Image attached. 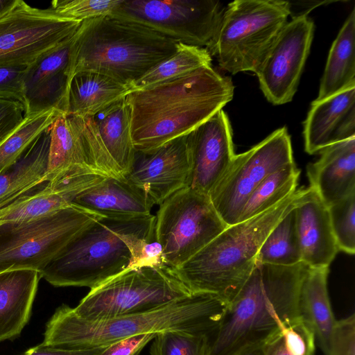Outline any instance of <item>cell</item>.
<instances>
[{
    "mask_svg": "<svg viewBox=\"0 0 355 355\" xmlns=\"http://www.w3.org/2000/svg\"><path fill=\"white\" fill-rule=\"evenodd\" d=\"M233 96L232 80L211 65L129 92L135 151H150L190 133Z\"/></svg>",
    "mask_w": 355,
    "mask_h": 355,
    "instance_id": "cell-1",
    "label": "cell"
},
{
    "mask_svg": "<svg viewBox=\"0 0 355 355\" xmlns=\"http://www.w3.org/2000/svg\"><path fill=\"white\" fill-rule=\"evenodd\" d=\"M309 267L257 263L210 338L209 355H234L263 343L298 320L299 296Z\"/></svg>",
    "mask_w": 355,
    "mask_h": 355,
    "instance_id": "cell-2",
    "label": "cell"
},
{
    "mask_svg": "<svg viewBox=\"0 0 355 355\" xmlns=\"http://www.w3.org/2000/svg\"><path fill=\"white\" fill-rule=\"evenodd\" d=\"M227 305L214 295L196 293L150 312L89 320L62 304L47 322L42 344L62 349H94L138 334L165 331L202 333L211 337Z\"/></svg>",
    "mask_w": 355,
    "mask_h": 355,
    "instance_id": "cell-3",
    "label": "cell"
},
{
    "mask_svg": "<svg viewBox=\"0 0 355 355\" xmlns=\"http://www.w3.org/2000/svg\"><path fill=\"white\" fill-rule=\"evenodd\" d=\"M155 216L99 218L73 239L41 272L57 287L90 289L135 266L155 239Z\"/></svg>",
    "mask_w": 355,
    "mask_h": 355,
    "instance_id": "cell-4",
    "label": "cell"
},
{
    "mask_svg": "<svg viewBox=\"0 0 355 355\" xmlns=\"http://www.w3.org/2000/svg\"><path fill=\"white\" fill-rule=\"evenodd\" d=\"M177 43L111 14L83 21L70 46L69 83L74 74L89 71L110 76L130 88L132 83L173 55Z\"/></svg>",
    "mask_w": 355,
    "mask_h": 355,
    "instance_id": "cell-5",
    "label": "cell"
},
{
    "mask_svg": "<svg viewBox=\"0 0 355 355\" xmlns=\"http://www.w3.org/2000/svg\"><path fill=\"white\" fill-rule=\"evenodd\" d=\"M303 188L266 211L228 225L175 270L191 293L214 295L230 302L257 264L259 250L273 227L293 208Z\"/></svg>",
    "mask_w": 355,
    "mask_h": 355,
    "instance_id": "cell-6",
    "label": "cell"
},
{
    "mask_svg": "<svg viewBox=\"0 0 355 355\" xmlns=\"http://www.w3.org/2000/svg\"><path fill=\"white\" fill-rule=\"evenodd\" d=\"M291 3L282 0H236L225 9L218 31L209 46L223 70L254 73L287 22Z\"/></svg>",
    "mask_w": 355,
    "mask_h": 355,
    "instance_id": "cell-7",
    "label": "cell"
},
{
    "mask_svg": "<svg viewBox=\"0 0 355 355\" xmlns=\"http://www.w3.org/2000/svg\"><path fill=\"white\" fill-rule=\"evenodd\" d=\"M192 293L167 265L135 266L91 288L73 309L86 320L109 319L150 312Z\"/></svg>",
    "mask_w": 355,
    "mask_h": 355,
    "instance_id": "cell-8",
    "label": "cell"
},
{
    "mask_svg": "<svg viewBox=\"0 0 355 355\" xmlns=\"http://www.w3.org/2000/svg\"><path fill=\"white\" fill-rule=\"evenodd\" d=\"M103 216L72 203L31 220L0 225V272L16 269L40 272L73 239Z\"/></svg>",
    "mask_w": 355,
    "mask_h": 355,
    "instance_id": "cell-9",
    "label": "cell"
},
{
    "mask_svg": "<svg viewBox=\"0 0 355 355\" xmlns=\"http://www.w3.org/2000/svg\"><path fill=\"white\" fill-rule=\"evenodd\" d=\"M227 227L209 195L185 187L159 205L155 234L162 247L164 263L175 269Z\"/></svg>",
    "mask_w": 355,
    "mask_h": 355,
    "instance_id": "cell-10",
    "label": "cell"
},
{
    "mask_svg": "<svg viewBox=\"0 0 355 355\" xmlns=\"http://www.w3.org/2000/svg\"><path fill=\"white\" fill-rule=\"evenodd\" d=\"M225 9L214 0H123L111 15L176 42L207 48L218 31Z\"/></svg>",
    "mask_w": 355,
    "mask_h": 355,
    "instance_id": "cell-11",
    "label": "cell"
},
{
    "mask_svg": "<svg viewBox=\"0 0 355 355\" xmlns=\"http://www.w3.org/2000/svg\"><path fill=\"white\" fill-rule=\"evenodd\" d=\"M80 21L21 0L0 14V67H26L71 39Z\"/></svg>",
    "mask_w": 355,
    "mask_h": 355,
    "instance_id": "cell-12",
    "label": "cell"
},
{
    "mask_svg": "<svg viewBox=\"0 0 355 355\" xmlns=\"http://www.w3.org/2000/svg\"><path fill=\"white\" fill-rule=\"evenodd\" d=\"M291 137L286 127L272 132L248 150L235 155L209 194L219 216L228 226L238 223L255 188L270 174L294 162Z\"/></svg>",
    "mask_w": 355,
    "mask_h": 355,
    "instance_id": "cell-13",
    "label": "cell"
},
{
    "mask_svg": "<svg viewBox=\"0 0 355 355\" xmlns=\"http://www.w3.org/2000/svg\"><path fill=\"white\" fill-rule=\"evenodd\" d=\"M49 130L48 181L84 174L125 179L107 150L94 116L62 112Z\"/></svg>",
    "mask_w": 355,
    "mask_h": 355,
    "instance_id": "cell-14",
    "label": "cell"
},
{
    "mask_svg": "<svg viewBox=\"0 0 355 355\" xmlns=\"http://www.w3.org/2000/svg\"><path fill=\"white\" fill-rule=\"evenodd\" d=\"M314 23L306 13L283 26L257 67L260 88L274 105L290 102L294 96L309 55Z\"/></svg>",
    "mask_w": 355,
    "mask_h": 355,
    "instance_id": "cell-15",
    "label": "cell"
},
{
    "mask_svg": "<svg viewBox=\"0 0 355 355\" xmlns=\"http://www.w3.org/2000/svg\"><path fill=\"white\" fill-rule=\"evenodd\" d=\"M191 132L147 152L136 151L125 180L160 205L178 191L189 187L191 174Z\"/></svg>",
    "mask_w": 355,
    "mask_h": 355,
    "instance_id": "cell-16",
    "label": "cell"
},
{
    "mask_svg": "<svg viewBox=\"0 0 355 355\" xmlns=\"http://www.w3.org/2000/svg\"><path fill=\"white\" fill-rule=\"evenodd\" d=\"M192 167L189 187L209 195L235 156L232 131L223 109L191 132Z\"/></svg>",
    "mask_w": 355,
    "mask_h": 355,
    "instance_id": "cell-17",
    "label": "cell"
},
{
    "mask_svg": "<svg viewBox=\"0 0 355 355\" xmlns=\"http://www.w3.org/2000/svg\"><path fill=\"white\" fill-rule=\"evenodd\" d=\"M73 37L27 67L24 76V116L50 108L65 112Z\"/></svg>",
    "mask_w": 355,
    "mask_h": 355,
    "instance_id": "cell-18",
    "label": "cell"
},
{
    "mask_svg": "<svg viewBox=\"0 0 355 355\" xmlns=\"http://www.w3.org/2000/svg\"><path fill=\"white\" fill-rule=\"evenodd\" d=\"M303 135L304 150L310 155L355 137V87L315 99L304 122Z\"/></svg>",
    "mask_w": 355,
    "mask_h": 355,
    "instance_id": "cell-19",
    "label": "cell"
},
{
    "mask_svg": "<svg viewBox=\"0 0 355 355\" xmlns=\"http://www.w3.org/2000/svg\"><path fill=\"white\" fill-rule=\"evenodd\" d=\"M295 211L301 261L310 268H329L339 250L328 207L316 191L309 187L303 188Z\"/></svg>",
    "mask_w": 355,
    "mask_h": 355,
    "instance_id": "cell-20",
    "label": "cell"
},
{
    "mask_svg": "<svg viewBox=\"0 0 355 355\" xmlns=\"http://www.w3.org/2000/svg\"><path fill=\"white\" fill-rule=\"evenodd\" d=\"M105 178L107 177L84 174L49 181L0 209V225L26 222L64 209L73 203L79 194Z\"/></svg>",
    "mask_w": 355,
    "mask_h": 355,
    "instance_id": "cell-21",
    "label": "cell"
},
{
    "mask_svg": "<svg viewBox=\"0 0 355 355\" xmlns=\"http://www.w3.org/2000/svg\"><path fill=\"white\" fill-rule=\"evenodd\" d=\"M306 166L307 177L323 202L330 206L355 192V137L331 144Z\"/></svg>",
    "mask_w": 355,
    "mask_h": 355,
    "instance_id": "cell-22",
    "label": "cell"
},
{
    "mask_svg": "<svg viewBox=\"0 0 355 355\" xmlns=\"http://www.w3.org/2000/svg\"><path fill=\"white\" fill-rule=\"evenodd\" d=\"M40 272L31 269L0 272V342L17 337L28 322Z\"/></svg>",
    "mask_w": 355,
    "mask_h": 355,
    "instance_id": "cell-23",
    "label": "cell"
},
{
    "mask_svg": "<svg viewBox=\"0 0 355 355\" xmlns=\"http://www.w3.org/2000/svg\"><path fill=\"white\" fill-rule=\"evenodd\" d=\"M73 203L103 216H144L154 204L141 190L125 179L105 178L79 194Z\"/></svg>",
    "mask_w": 355,
    "mask_h": 355,
    "instance_id": "cell-24",
    "label": "cell"
},
{
    "mask_svg": "<svg viewBox=\"0 0 355 355\" xmlns=\"http://www.w3.org/2000/svg\"><path fill=\"white\" fill-rule=\"evenodd\" d=\"M49 128L36 138L16 163L0 173V209L49 182Z\"/></svg>",
    "mask_w": 355,
    "mask_h": 355,
    "instance_id": "cell-25",
    "label": "cell"
},
{
    "mask_svg": "<svg viewBox=\"0 0 355 355\" xmlns=\"http://www.w3.org/2000/svg\"><path fill=\"white\" fill-rule=\"evenodd\" d=\"M329 268H309L299 296L300 318L312 329L315 342L324 355L329 352L336 324L327 288Z\"/></svg>",
    "mask_w": 355,
    "mask_h": 355,
    "instance_id": "cell-26",
    "label": "cell"
},
{
    "mask_svg": "<svg viewBox=\"0 0 355 355\" xmlns=\"http://www.w3.org/2000/svg\"><path fill=\"white\" fill-rule=\"evenodd\" d=\"M130 88L119 80L94 71H80L71 78L65 113L94 116L129 93Z\"/></svg>",
    "mask_w": 355,
    "mask_h": 355,
    "instance_id": "cell-27",
    "label": "cell"
},
{
    "mask_svg": "<svg viewBox=\"0 0 355 355\" xmlns=\"http://www.w3.org/2000/svg\"><path fill=\"white\" fill-rule=\"evenodd\" d=\"M352 87H355L354 8L332 43L315 100H322Z\"/></svg>",
    "mask_w": 355,
    "mask_h": 355,
    "instance_id": "cell-28",
    "label": "cell"
},
{
    "mask_svg": "<svg viewBox=\"0 0 355 355\" xmlns=\"http://www.w3.org/2000/svg\"><path fill=\"white\" fill-rule=\"evenodd\" d=\"M94 118L107 150L125 178L136 153L131 136V108L126 96Z\"/></svg>",
    "mask_w": 355,
    "mask_h": 355,
    "instance_id": "cell-29",
    "label": "cell"
},
{
    "mask_svg": "<svg viewBox=\"0 0 355 355\" xmlns=\"http://www.w3.org/2000/svg\"><path fill=\"white\" fill-rule=\"evenodd\" d=\"M300 174L294 162L267 176L249 196L238 223L266 211L291 195L296 190Z\"/></svg>",
    "mask_w": 355,
    "mask_h": 355,
    "instance_id": "cell-30",
    "label": "cell"
},
{
    "mask_svg": "<svg viewBox=\"0 0 355 355\" xmlns=\"http://www.w3.org/2000/svg\"><path fill=\"white\" fill-rule=\"evenodd\" d=\"M301 261L294 207L268 233L259 250L257 263L286 266Z\"/></svg>",
    "mask_w": 355,
    "mask_h": 355,
    "instance_id": "cell-31",
    "label": "cell"
},
{
    "mask_svg": "<svg viewBox=\"0 0 355 355\" xmlns=\"http://www.w3.org/2000/svg\"><path fill=\"white\" fill-rule=\"evenodd\" d=\"M176 47V51L173 55L155 65L132 83L130 91L150 86L202 67L211 65V56L205 48L181 42H178Z\"/></svg>",
    "mask_w": 355,
    "mask_h": 355,
    "instance_id": "cell-32",
    "label": "cell"
},
{
    "mask_svg": "<svg viewBox=\"0 0 355 355\" xmlns=\"http://www.w3.org/2000/svg\"><path fill=\"white\" fill-rule=\"evenodd\" d=\"M62 112L50 108L25 116L23 122L0 142V173L12 166L31 144L46 130Z\"/></svg>",
    "mask_w": 355,
    "mask_h": 355,
    "instance_id": "cell-33",
    "label": "cell"
},
{
    "mask_svg": "<svg viewBox=\"0 0 355 355\" xmlns=\"http://www.w3.org/2000/svg\"><path fill=\"white\" fill-rule=\"evenodd\" d=\"M315 338L301 319L286 326L262 345L263 355H314Z\"/></svg>",
    "mask_w": 355,
    "mask_h": 355,
    "instance_id": "cell-34",
    "label": "cell"
},
{
    "mask_svg": "<svg viewBox=\"0 0 355 355\" xmlns=\"http://www.w3.org/2000/svg\"><path fill=\"white\" fill-rule=\"evenodd\" d=\"M153 340L150 355H209L210 336L206 334L165 331Z\"/></svg>",
    "mask_w": 355,
    "mask_h": 355,
    "instance_id": "cell-35",
    "label": "cell"
},
{
    "mask_svg": "<svg viewBox=\"0 0 355 355\" xmlns=\"http://www.w3.org/2000/svg\"><path fill=\"white\" fill-rule=\"evenodd\" d=\"M331 225L339 250L355 252V192L328 207Z\"/></svg>",
    "mask_w": 355,
    "mask_h": 355,
    "instance_id": "cell-36",
    "label": "cell"
},
{
    "mask_svg": "<svg viewBox=\"0 0 355 355\" xmlns=\"http://www.w3.org/2000/svg\"><path fill=\"white\" fill-rule=\"evenodd\" d=\"M123 0H55L49 8L58 14L80 21L111 14Z\"/></svg>",
    "mask_w": 355,
    "mask_h": 355,
    "instance_id": "cell-37",
    "label": "cell"
},
{
    "mask_svg": "<svg viewBox=\"0 0 355 355\" xmlns=\"http://www.w3.org/2000/svg\"><path fill=\"white\" fill-rule=\"evenodd\" d=\"M328 355H355V316L337 320Z\"/></svg>",
    "mask_w": 355,
    "mask_h": 355,
    "instance_id": "cell-38",
    "label": "cell"
},
{
    "mask_svg": "<svg viewBox=\"0 0 355 355\" xmlns=\"http://www.w3.org/2000/svg\"><path fill=\"white\" fill-rule=\"evenodd\" d=\"M27 67H0V98L18 101L25 107L24 76Z\"/></svg>",
    "mask_w": 355,
    "mask_h": 355,
    "instance_id": "cell-39",
    "label": "cell"
},
{
    "mask_svg": "<svg viewBox=\"0 0 355 355\" xmlns=\"http://www.w3.org/2000/svg\"><path fill=\"white\" fill-rule=\"evenodd\" d=\"M24 105L18 101L0 98V142L24 119Z\"/></svg>",
    "mask_w": 355,
    "mask_h": 355,
    "instance_id": "cell-40",
    "label": "cell"
},
{
    "mask_svg": "<svg viewBox=\"0 0 355 355\" xmlns=\"http://www.w3.org/2000/svg\"><path fill=\"white\" fill-rule=\"evenodd\" d=\"M157 334H142L115 342L103 349L100 355H137Z\"/></svg>",
    "mask_w": 355,
    "mask_h": 355,
    "instance_id": "cell-41",
    "label": "cell"
},
{
    "mask_svg": "<svg viewBox=\"0 0 355 355\" xmlns=\"http://www.w3.org/2000/svg\"><path fill=\"white\" fill-rule=\"evenodd\" d=\"M104 349L105 347L82 349H62L40 343L28 349L24 355H100Z\"/></svg>",
    "mask_w": 355,
    "mask_h": 355,
    "instance_id": "cell-42",
    "label": "cell"
},
{
    "mask_svg": "<svg viewBox=\"0 0 355 355\" xmlns=\"http://www.w3.org/2000/svg\"><path fill=\"white\" fill-rule=\"evenodd\" d=\"M262 345L263 343L248 347L234 355H263Z\"/></svg>",
    "mask_w": 355,
    "mask_h": 355,
    "instance_id": "cell-43",
    "label": "cell"
},
{
    "mask_svg": "<svg viewBox=\"0 0 355 355\" xmlns=\"http://www.w3.org/2000/svg\"><path fill=\"white\" fill-rule=\"evenodd\" d=\"M15 0H0V14L10 7Z\"/></svg>",
    "mask_w": 355,
    "mask_h": 355,
    "instance_id": "cell-44",
    "label": "cell"
}]
</instances>
